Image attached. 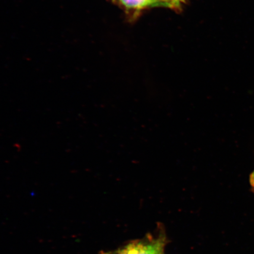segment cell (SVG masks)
I'll return each mask as SVG.
<instances>
[{
  "mask_svg": "<svg viewBox=\"0 0 254 254\" xmlns=\"http://www.w3.org/2000/svg\"><path fill=\"white\" fill-rule=\"evenodd\" d=\"M166 240L164 237H149L141 240L132 241L122 249L101 254H164Z\"/></svg>",
  "mask_w": 254,
  "mask_h": 254,
  "instance_id": "6da1fadb",
  "label": "cell"
},
{
  "mask_svg": "<svg viewBox=\"0 0 254 254\" xmlns=\"http://www.w3.org/2000/svg\"><path fill=\"white\" fill-rule=\"evenodd\" d=\"M127 8L141 9L148 6L157 5L155 0H119Z\"/></svg>",
  "mask_w": 254,
  "mask_h": 254,
  "instance_id": "7a4b0ae2",
  "label": "cell"
},
{
  "mask_svg": "<svg viewBox=\"0 0 254 254\" xmlns=\"http://www.w3.org/2000/svg\"><path fill=\"white\" fill-rule=\"evenodd\" d=\"M157 5L173 9H179L182 6L184 0H155Z\"/></svg>",
  "mask_w": 254,
  "mask_h": 254,
  "instance_id": "3957f363",
  "label": "cell"
},
{
  "mask_svg": "<svg viewBox=\"0 0 254 254\" xmlns=\"http://www.w3.org/2000/svg\"><path fill=\"white\" fill-rule=\"evenodd\" d=\"M250 185L252 186V188L254 193V170L253 171V172L250 175Z\"/></svg>",
  "mask_w": 254,
  "mask_h": 254,
  "instance_id": "277c9868",
  "label": "cell"
}]
</instances>
